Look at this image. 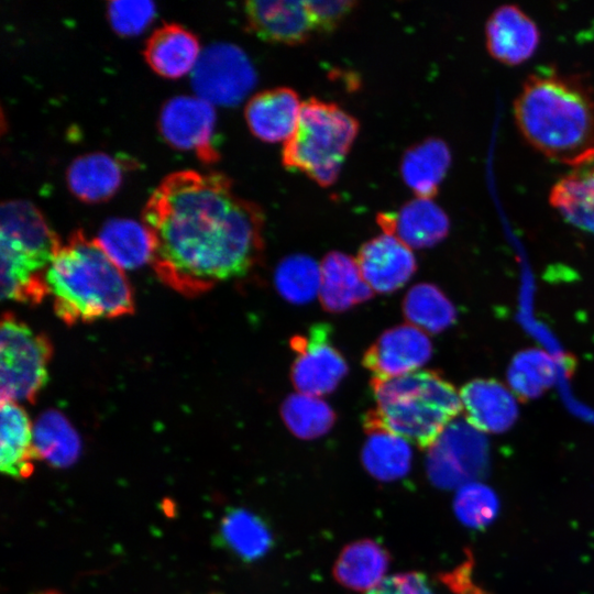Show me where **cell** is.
<instances>
[{
	"label": "cell",
	"instance_id": "1",
	"mask_svg": "<svg viewBox=\"0 0 594 594\" xmlns=\"http://www.w3.org/2000/svg\"><path fill=\"white\" fill-rule=\"evenodd\" d=\"M162 283L186 297L246 275L264 249V215L235 195L220 173L186 169L167 175L142 212Z\"/></svg>",
	"mask_w": 594,
	"mask_h": 594
},
{
	"label": "cell",
	"instance_id": "2",
	"mask_svg": "<svg viewBox=\"0 0 594 594\" xmlns=\"http://www.w3.org/2000/svg\"><path fill=\"white\" fill-rule=\"evenodd\" d=\"M525 139L566 164L594 148V91L580 77L543 66L530 73L514 101Z\"/></svg>",
	"mask_w": 594,
	"mask_h": 594
},
{
	"label": "cell",
	"instance_id": "3",
	"mask_svg": "<svg viewBox=\"0 0 594 594\" xmlns=\"http://www.w3.org/2000/svg\"><path fill=\"white\" fill-rule=\"evenodd\" d=\"M55 315L67 326L114 319L134 312L133 288L96 239L72 233L46 273Z\"/></svg>",
	"mask_w": 594,
	"mask_h": 594
},
{
	"label": "cell",
	"instance_id": "4",
	"mask_svg": "<svg viewBox=\"0 0 594 594\" xmlns=\"http://www.w3.org/2000/svg\"><path fill=\"white\" fill-rule=\"evenodd\" d=\"M376 407L363 419L365 430L383 429L429 449L462 411L460 394L439 372L415 371L371 381Z\"/></svg>",
	"mask_w": 594,
	"mask_h": 594
},
{
	"label": "cell",
	"instance_id": "5",
	"mask_svg": "<svg viewBox=\"0 0 594 594\" xmlns=\"http://www.w3.org/2000/svg\"><path fill=\"white\" fill-rule=\"evenodd\" d=\"M62 243L40 210L13 199L0 207L2 299L38 305L48 296L46 273Z\"/></svg>",
	"mask_w": 594,
	"mask_h": 594
},
{
	"label": "cell",
	"instance_id": "6",
	"mask_svg": "<svg viewBox=\"0 0 594 594\" xmlns=\"http://www.w3.org/2000/svg\"><path fill=\"white\" fill-rule=\"evenodd\" d=\"M358 132L359 122L341 107L310 98L302 102L296 129L284 144L283 164L321 186H330Z\"/></svg>",
	"mask_w": 594,
	"mask_h": 594
},
{
	"label": "cell",
	"instance_id": "7",
	"mask_svg": "<svg viewBox=\"0 0 594 594\" xmlns=\"http://www.w3.org/2000/svg\"><path fill=\"white\" fill-rule=\"evenodd\" d=\"M53 345L12 312H4L0 327L1 400L35 403L48 381Z\"/></svg>",
	"mask_w": 594,
	"mask_h": 594
},
{
	"label": "cell",
	"instance_id": "8",
	"mask_svg": "<svg viewBox=\"0 0 594 594\" xmlns=\"http://www.w3.org/2000/svg\"><path fill=\"white\" fill-rule=\"evenodd\" d=\"M487 469V442L468 421H452L429 448L427 471L439 487L473 483L483 477Z\"/></svg>",
	"mask_w": 594,
	"mask_h": 594
},
{
	"label": "cell",
	"instance_id": "9",
	"mask_svg": "<svg viewBox=\"0 0 594 594\" xmlns=\"http://www.w3.org/2000/svg\"><path fill=\"white\" fill-rule=\"evenodd\" d=\"M328 323L311 326L308 332L294 336L290 348L295 353L290 380L298 393L322 396L333 392L348 373V363L331 340Z\"/></svg>",
	"mask_w": 594,
	"mask_h": 594
},
{
	"label": "cell",
	"instance_id": "10",
	"mask_svg": "<svg viewBox=\"0 0 594 594\" xmlns=\"http://www.w3.org/2000/svg\"><path fill=\"white\" fill-rule=\"evenodd\" d=\"M190 74L196 95L211 105H234L255 84V72L245 53L228 43L207 46Z\"/></svg>",
	"mask_w": 594,
	"mask_h": 594
},
{
	"label": "cell",
	"instance_id": "11",
	"mask_svg": "<svg viewBox=\"0 0 594 594\" xmlns=\"http://www.w3.org/2000/svg\"><path fill=\"white\" fill-rule=\"evenodd\" d=\"M216 127L213 105L195 96H176L161 109L158 128L174 148L194 152L204 162L218 157L212 145Z\"/></svg>",
	"mask_w": 594,
	"mask_h": 594
},
{
	"label": "cell",
	"instance_id": "12",
	"mask_svg": "<svg viewBox=\"0 0 594 594\" xmlns=\"http://www.w3.org/2000/svg\"><path fill=\"white\" fill-rule=\"evenodd\" d=\"M431 354L432 344L425 331L400 324L384 331L365 351L362 363L372 380L385 381L417 371Z\"/></svg>",
	"mask_w": 594,
	"mask_h": 594
},
{
	"label": "cell",
	"instance_id": "13",
	"mask_svg": "<svg viewBox=\"0 0 594 594\" xmlns=\"http://www.w3.org/2000/svg\"><path fill=\"white\" fill-rule=\"evenodd\" d=\"M355 260L367 285L381 294L403 287L417 268L410 248L387 233L365 242Z\"/></svg>",
	"mask_w": 594,
	"mask_h": 594
},
{
	"label": "cell",
	"instance_id": "14",
	"mask_svg": "<svg viewBox=\"0 0 594 594\" xmlns=\"http://www.w3.org/2000/svg\"><path fill=\"white\" fill-rule=\"evenodd\" d=\"M540 32L536 22L517 4L505 3L490 14L485 23V42L497 61L516 65L537 50Z\"/></svg>",
	"mask_w": 594,
	"mask_h": 594
},
{
	"label": "cell",
	"instance_id": "15",
	"mask_svg": "<svg viewBox=\"0 0 594 594\" xmlns=\"http://www.w3.org/2000/svg\"><path fill=\"white\" fill-rule=\"evenodd\" d=\"M244 12L249 29L267 42L299 44L314 30L306 1L253 0L244 3Z\"/></svg>",
	"mask_w": 594,
	"mask_h": 594
},
{
	"label": "cell",
	"instance_id": "16",
	"mask_svg": "<svg viewBox=\"0 0 594 594\" xmlns=\"http://www.w3.org/2000/svg\"><path fill=\"white\" fill-rule=\"evenodd\" d=\"M569 166L551 187L549 201L565 221L594 233V148Z\"/></svg>",
	"mask_w": 594,
	"mask_h": 594
},
{
	"label": "cell",
	"instance_id": "17",
	"mask_svg": "<svg viewBox=\"0 0 594 594\" xmlns=\"http://www.w3.org/2000/svg\"><path fill=\"white\" fill-rule=\"evenodd\" d=\"M384 233L396 237L410 249L433 246L449 232V218L443 209L430 198L407 202L397 212L377 216Z\"/></svg>",
	"mask_w": 594,
	"mask_h": 594
},
{
	"label": "cell",
	"instance_id": "18",
	"mask_svg": "<svg viewBox=\"0 0 594 594\" xmlns=\"http://www.w3.org/2000/svg\"><path fill=\"white\" fill-rule=\"evenodd\" d=\"M302 103L292 88L277 87L254 95L244 116L252 134L261 141L286 142L294 133Z\"/></svg>",
	"mask_w": 594,
	"mask_h": 594
},
{
	"label": "cell",
	"instance_id": "19",
	"mask_svg": "<svg viewBox=\"0 0 594 594\" xmlns=\"http://www.w3.org/2000/svg\"><path fill=\"white\" fill-rule=\"evenodd\" d=\"M466 421L476 430L499 433L518 417L514 395L495 380H473L460 391Z\"/></svg>",
	"mask_w": 594,
	"mask_h": 594
},
{
	"label": "cell",
	"instance_id": "20",
	"mask_svg": "<svg viewBox=\"0 0 594 594\" xmlns=\"http://www.w3.org/2000/svg\"><path fill=\"white\" fill-rule=\"evenodd\" d=\"M319 299L330 312H342L373 296L356 260L342 252L328 253L320 264Z\"/></svg>",
	"mask_w": 594,
	"mask_h": 594
},
{
	"label": "cell",
	"instance_id": "21",
	"mask_svg": "<svg viewBox=\"0 0 594 594\" xmlns=\"http://www.w3.org/2000/svg\"><path fill=\"white\" fill-rule=\"evenodd\" d=\"M0 469L15 480H25L37 460L33 441V425L25 409L15 402L1 400Z\"/></svg>",
	"mask_w": 594,
	"mask_h": 594
},
{
	"label": "cell",
	"instance_id": "22",
	"mask_svg": "<svg viewBox=\"0 0 594 594\" xmlns=\"http://www.w3.org/2000/svg\"><path fill=\"white\" fill-rule=\"evenodd\" d=\"M200 53L196 35L176 23L156 29L144 47V57L150 67L169 79L191 73Z\"/></svg>",
	"mask_w": 594,
	"mask_h": 594
},
{
	"label": "cell",
	"instance_id": "23",
	"mask_svg": "<svg viewBox=\"0 0 594 594\" xmlns=\"http://www.w3.org/2000/svg\"><path fill=\"white\" fill-rule=\"evenodd\" d=\"M124 165L103 152H91L76 157L66 170L70 193L85 202H100L120 187Z\"/></svg>",
	"mask_w": 594,
	"mask_h": 594
},
{
	"label": "cell",
	"instance_id": "24",
	"mask_svg": "<svg viewBox=\"0 0 594 594\" xmlns=\"http://www.w3.org/2000/svg\"><path fill=\"white\" fill-rule=\"evenodd\" d=\"M96 240L123 271L152 263L153 239L143 222L127 218L110 219L103 223Z\"/></svg>",
	"mask_w": 594,
	"mask_h": 594
},
{
	"label": "cell",
	"instance_id": "25",
	"mask_svg": "<svg viewBox=\"0 0 594 594\" xmlns=\"http://www.w3.org/2000/svg\"><path fill=\"white\" fill-rule=\"evenodd\" d=\"M451 163L449 146L440 139H428L408 150L402 161L406 185L420 198H432Z\"/></svg>",
	"mask_w": 594,
	"mask_h": 594
},
{
	"label": "cell",
	"instance_id": "26",
	"mask_svg": "<svg viewBox=\"0 0 594 594\" xmlns=\"http://www.w3.org/2000/svg\"><path fill=\"white\" fill-rule=\"evenodd\" d=\"M388 554L377 542L364 539L346 546L336 561L333 574L344 587L370 591L386 576Z\"/></svg>",
	"mask_w": 594,
	"mask_h": 594
},
{
	"label": "cell",
	"instance_id": "27",
	"mask_svg": "<svg viewBox=\"0 0 594 594\" xmlns=\"http://www.w3.org/2000/svg\"><path fill=\"white\" fill-rule=\"evenodd\" d=\"M33 441L38 459L54 468L74 464L81 450L78 432L61 411L43 413L33 425Z\"/></svg>",
	"mask_w": 594,
	"mask_h": 594
},
{
	"label": "cell",
	"instance_id": "28",
	"mask_svg": "<svg viewBox=\"0 0 594 594\" xmlns=\"http://www.w3.org/2000/svg\"><path fill=\"white\" fill-rule=\"evenodd\" d=\"M220 544L245 561L264 556L272 546V535L264 521L242 508L227 512L219 525Z\"/></svg>",
	"mask_w": 594,
	"mask_h": 594
},
{
	"label": "cell",
	"instance_id": "29",
	"mask_svg": "<svg viewBox=\"0 0 594 594\" xmlns=\"http://www.w3.org/2000/svg\"><path fill=\"white\" fill-rule=\"evenodd\" d=\"M365 431L362 462L367 472L381 481H394L407 474L413 457L409 442L383 429Z\"/></svg>",
	"mask_w": 594,
	"mask_h": 594
},
{
	"label": "cell",
	"instance_id": "30",
	"mask_svg": "<svg viewBox=\"0 0 594 594\" xmlns=\"http://www.w3.org/2000/svg\"><path fill=\"white\" fill-rule=\"evenodd\" d=\"M406 319L429 333H439L450 327L457 317L454 306L437 286L428 283L413 286L403 301Z\"/></svg>",
	"mask_w": 594,
	"mask_h": 594
},
{
	"label": "cell",
	"instance_id": "31",
	"mask_svg": "<svg viewBox=\"0 0 594 594\" xmlns=\"http://www.w3.org/2000/svg\"><path fill=\"white\" fill-rule=\"evenodd\" d=\"M280 416L297 438L310 440L327 433L336 421V413L321 398L307 394H292L280 406Z\"/></svg>",
	"mask_w": 594,
	"mask_h": 594
},
{
	"label": "cell",
	"instance_id": "32",
	"mask_svg": "<svg viewBox=\"0 0 594 594\" xmlns=\"http://www.w3.org/2000/svg\"><path fill=\"white\" fill-rule=\"evenodd\" d=\"M556 376L552 358L536 349L518 353L508 370L509 385L524 402L541 395L554 384Z\"/></svg>",
	"mask_w": 594,
	"mask_h": 594
},
{
	"label": "cell",
	"instance_id": "33",
	"mask_svg": "<svg viewBox=\"0 0 594 594\" xmlns=\"http://www.w3.org/2000/svg\"><path fill=\"white\" fill-rule=\"evenodd\" d=\"M320 265L307 255H290L280 261L274 280L279 295L293 304L312 300L320 288Z\"/></svg>",
	"mask_w": 594,
	"mask_h": 594
},
{
	"label": "cell",
	"instance_id": "34",
	"mask_svg": "<svg viewBox=\"0 0 594 594\" xmlns=\"http://www.w3.org/2000/svg\"><path fill=\"white\" fill-rule=\"evenodd\" d=\"M499 503L496 494L486 485L469 483L461 486L455 499L454 510L465 526L484 528L496 517Z\"/></svg>",
	"mask_w": 594,
	"mask_h": 594
},
{
	"label": "cell",
	"instance_id": "35",
	"mask_svg": "<svg viewBox=\"0 0 594 594\" xmlns=\"http://www.w3.org/2000/svg\"><path fill=\"white\" fill-rule=\"evenodd\" d=\"M107 15L110 25L118 34L136 35L153 20L155 6L152 1H110L107 4Z\"/></svg>",
	"mask_w": 594,
	"mask_h": 594
},
{
	"label": "cell",
	"instance_id": "36",
	"mask_svg": "<svg viewBox=\"0 0 594 594\" xmlns=\"http://www.w3.org/2000/svg\"><path fill=\"white\" fill-rule=\"evenodd\" d=\"M314 30H334L352 11L354 1H306Z\"/></svg>",
	"mask_w": 594,
	"mask_h": 594
},
{
	"label": "cell",
	"instance_id": "37",
	"mask_svg": "<svg viewBox=\"0 0 594 594\" xmlns=\"http://www.w3.org/2000/svg\"><path fill=\"white\" fill-rule=\"evenodd\" d=\"M365 594H435L427 578L418 572L386 576Z\"/></svg>",
	"mask_w": 594,
	"mask_h": 594
},
{
	"label": "cell",
	"instance_id": "38",
	"mask_svg": "<svg viewBox=\"0 0 594 594\" xmlns=\"http://www.w3.org/2000/svg\"><path fill=\"white\" fill-rule=\"evenodd\" d=\"M34 594H63L56 590H45V591H40V592H36Z\"/></svg>",
	"mask_w": 594,
	"mask_h": 594
},
{
	"label": "cell",
	"instance_id": "39",
	"mask_svg": "<svg viewBox=\"0 0 594 594\" xmlns=\"http://www.w3.org/2000/svg\"><path fill=\"white\" fill-rule=\"evenodd\" d=\"M209 594H219V593H209Z\"/></svg>",
	"mask_w": 594,
	"mask_h": 594
}]
</instances>
